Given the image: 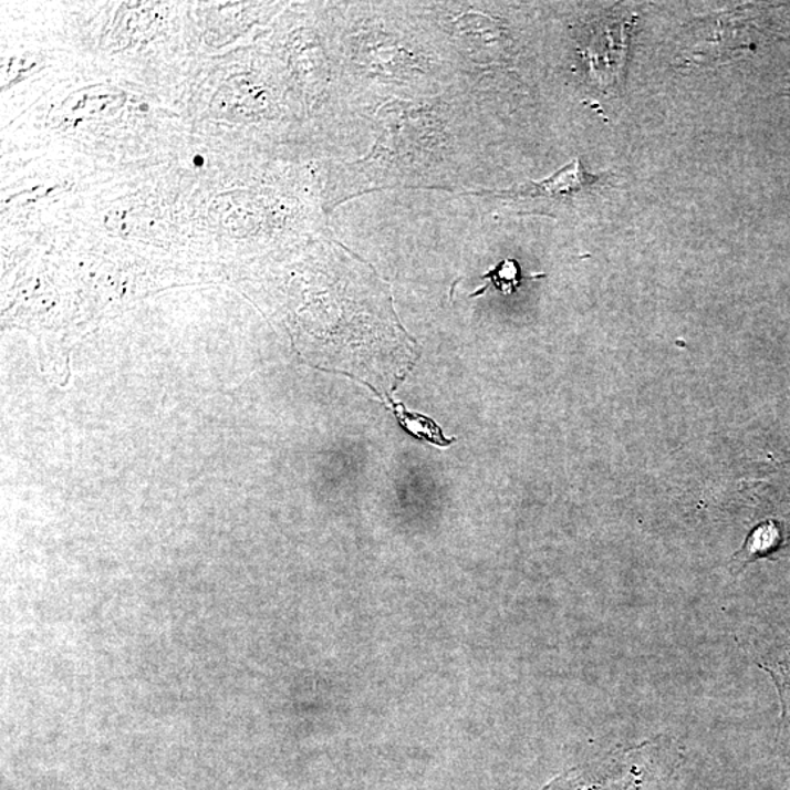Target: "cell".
Segmentation results:
<instances>
[{"label": "cell", "mask_w": 790, "mask_h": 790, "mask_svg": "<svg viewBox=\"0 0 790 790\" xmlns=\"http://www.w3.org/2000/svg\"><path fill=\"white\" fill-rule=\"evenodd\" d=\"M601 184V176L590 175L581 165L580 158L562 167L555 175L540 181H533L529 188L510 193L516 197L564 199L592 190Z\"/></svg>", "instance_id": "obj_1"}, {"label": "cell", "mask_w": 790, "mask_h": 790, "mask_svg": "<svg viewBox=\"0 0 790 790\" xmlns=\"http://www.w3.org/2000/svg\"><path fill=\"white\" fill-rule=\"evenodd\" d=\"M544 277L547 276H521L519 262H517L516 260H506L501 263H498V266L492 268V270L486 272L482 279L488 281V284L484 285L482 290L476 292L474 297H479V294H482L484 290H486L488 285H493V288L502 294H512L516 292L517 289L520 288L521 283H523L524 280H539L544 279Z\"/></svg>", "instance_id": "obj_2"}]
</instances>
